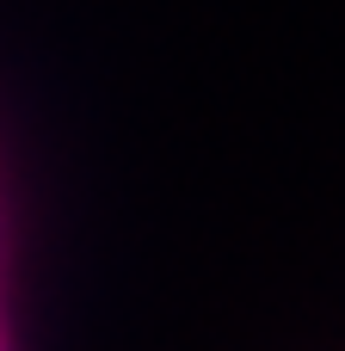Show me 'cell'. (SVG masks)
I'll list each match as a JSON object with an SVG mask.
<instances>
[{
	"label": "cell",
	"instance_id": "obj_1",
	"mask_svg": "<svg viewBox=\"0 0 345 351\" xmlns=\"http://www.w3.org/2000/svg\"><path fill=\"white\" fill-rule=\"evenodd\" d=\"M0 351H6V339H0Z\"/></svg>",
	"mask_w": 345,
	"mask_h": 351
}]
</instances>
